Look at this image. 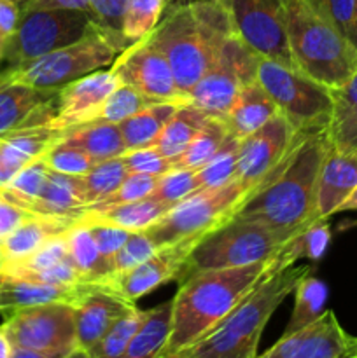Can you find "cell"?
Returning a JSON list of instances; mask_svg holds the SVG:
<instances>
[{
	"label": "cell",
	"instance_id": "1",
	"mask_svg": "<svg viewBox=\"0 0 357 358\" xmlns=\"http://www.w3.org/2000/svg\"><path fill=\"white\" fill-rule=\"evenodd\" d=\"M329 149L328 129L304 136L276 177L248 196L237 217L261 222L287 236L322 219L317 213V192Z\"/></svg>",
	"mask_w": 357,
	"mask_h": 358
},
{
	"label": "cell",
	"instance_id": "2",
	"mask_svg": "<svg viewBox=\"0 0 357 358\" xmlns=\"http://www.w3.org/2000/svg\"><path fill=\"white\" fill-rule=\"evenodd\" d=\"M276 266L272 259L240 268L186 275L172 299V332L164 353L177 355L205 338Z\"/></svg>",
	"mask_w": 357,
	"mask_h": 358
},
{
	"label": "cell",
	"instance_id": "3",
	"mask_svg": "<svg viewBox=\"0 0 357 358\" xmlns=\"http://www.w3.org/2000/svg\"><path fill=\"white\" fill-rule=\"evenodd\" d=\"M234 34L220 0H195L170 7L147 38L164 56L178 87L189 93Z\"/></svg>",
	"mask_w": 357,
	"mask_h": 358
},
{
	"label": "cell",
	"instance_id": "4",
	"mask_svg": "<svg viewBox=\"0 0 357 358\" xmlns=\"http://www.w3.org/2000/svg\"><path fill=\"white\" fill-rule=\"evenodd\" d=\"M307 275H310L308 266L273 268L214 331L175 357L258 358L259 339L266 324Z\"/></svg>",
	"mask_w": 357,
	"mask_h": 358
},
{
	"label": "cell",
	"instance_id": "5",
	"mask_svg": "<svg viewBox=\"0 0 357 358\" xmlns=\"http://www.w3.org/2000/svg\"><path fill=\"white\" fill-rule=\"evenodd\" d=\"M284 30L294 66L336 90L357 70V49L304 0H282Z\"/></svg>",
	"mask_w": 357,
	"mask_h": 358
},
{
	"label": "cell",
	"instance_id": "6",
	"mask_svg": "<svg viewBox=\"0 0 357 358\" xmlns=\"http://www.w3.org/2000/svg\"><path fill=\"white\" fill-rule=\"evenodd\" d=\"M130 44L132 42L125 37L111 34L91 21L79 41L0 76L35 90H59L72 80L112 65L119 52L125 51Z\"/></svg>",
	"mask_w": 357,
	"mask_h": 358
},
{
	"label": "cell",
	"instance_id": "7",
	"mask_svg": "<svg viewBox=\"0 0 357 358\" xmlns=\"http://www.w3.org/2000/svg\"><path fill=\"white\" fill-rule=\"evenodd\" d=\"M290 238L265 224L234 215L196 243L184 275L272 261L284 250Z\"/></svg>",
	"mask_w": 357,
	"mask_h": 358
},
{
	"label": "cell",
	"instance_id": "8",
	"mask_svg": "<svg viewBox=\"0 0 357 358\" xmlns=\"http://www.w3.org/2000/svg\"><path fill=\"white\" fill-rule=\"evenodd\" d=\"M258 83L268 93L276 110L301 133L329 128L332 114V90L308 77L296 66L261 58Z\"/></svg>",
	"mask_w": 357,
	"mask_h": 358
},
{
	"label": "cell",
	"instance_id": "9",
	"mask_svg": "<svg viewBox=\"0 0 357 358\" xmlns=\"http://www.w3.org/2000/svg\"><path fill=\"white\" fill-rule=\"evenodd\" d=\"M252 189L234 178L230 184L216 189H203L168 210L146 234L158 248L175 241L200 238L233 219L241 208Z\"/></svg>",
	"mask_w": 357,
	"mask_h": 358
},
{
	"label": "cell",
	"instance_id": "10",
	"mask_svg": "<svg viewBox=\"0 0 357 358\" xmlns=\"http://www.w3.org/2000/svg\"><path fill=\"white\" fill-rule=\"evenodd\" d=\"M83 10H24L10 35L0 62V73L13 72L27 63L79 41L91 23Z\"/></svg>",
	"mask_w": 357,
	"mask_h": 358
},
{
	"label": "cell",
	"instance_id": "11",
	"mask_svg": "<svg viewBox=\"0 0 357 358\" xmlns=\"http://www.w3.org/2000/svg\"><path fill=\"white\" fill-rule=\"evenodd\" d=\"M10 348L31 350L65 358L77 352L76 306L66 303L41 304L6 315L0 325Z\"/></svg>",
	"mask_w": 357,
	"mask_h": 358
},
{
	"label": "cell",
	"instance_id": "12",
	"mask_svg": "<svg viewBox=\"0 0 357 358\" xmlns=\"http://www.w3.org/2000/svg\"><path fill=\"white\" fill-rule=\"evenodd\" d=\"M261 56L237 34L231 35L210 69L189 91V105L214 117H226L241 87L258 80Z\"/></svg>",
	"mask_w": 357,
	"mask_h": 358
},
{
	"label": "cell",
	"instance_id": "13",
	"mask_svg": "<svg viewBox=\"0 0 357 358\" xmlns=\"http://www.w3.org/2000/svg\"><path fill=\"white\" fill-rule=\"evenodd\" d=\"M310 133H301L276 112L266 124L240 140L237 178L252 191L276 177L298 143ZM252 192V194H254Z\"/></svg>",
	"mask_w": 357,
	"mask_h": 358
},
{
	"label": "cell",
	"instance_id": "14",
	"mask_svg": "<svg viewBox=\"0 0 357 358\" xmlns=\"http://www.w3.org/2000/svg\"><path fill=\"white\" fill-rule=\"evenodd\" d=\"M111 70L119 83L135 87L160 103L189 105L188 93L178 87L164 56L147 37L132 42L125 51L119 52Z\"/></svg>",
	"mask_w": 357,
	"mask_h": 358
},
{
	"label": "cell",
	"instance_id": "15",
	"mask_svg": "<svg viewBox=\"0 0 357 358\" xmlns=\"http://www.w3.org/2000/svg\"><path fill=\"white\" fill-rule=\"evenodd\" d=\"M238 37L261 58L294 66L284 30L282 0H220Z\"/></svg>",
	"mask_w": 357,
	"mask_h": 358
},
{
	"label": "cell",
	"instance_id": "16",
	"mask_svg": "<svg viewBox=\"0 0 357 358\" xmlns=\"http://www.w3.org/2000/svg\"><path fill=\"white\" fill-rule=\"evenodd\" d=\"M200 238L175 241L158 248L149 259L140 262L122 275H112L102 280L97 285L118 294L130 303H136L140 297L147 296L158 287L178 278L188 266V259Z\"/></svg>",
	"mask_w": 357,
	"mask_h": 358
},
{
	"label": "cell",
	"instance_id": "17",
	"mask_svg": "<svg viewBox=\"0 0 357 358\" xmlns=\"http://www.w3.org/2000/svg\"><path fill=\"white\" fill-rule=\"evenodd\" d=\"M357 345L340 325L335 311L326 310L314 324L293 334H284L258 358H340Z\"/></svg>",
	"mask_w": 357,
	"mask_h": 358
},
{
	"label": "cell",
	"instance_id": "18",
	"mask_svg": "<svg viewBox=\"0 0 357 358\" xmlns=\"http://www.w3.org/2000/svg\"><path fill=\"white\" fill-rule=\"evenodd\" d=\"M119 84L112 70H97L65 84L58 90L56 114L48 126L56 131H66L94 122L104 101Z\"/></svg>",
	"mask_w": 357,
	"mask_h": 358
},
{
	"label": "cell",
	"instance_id": "19",
	"mask_svg": "<svg viewBox=\"0 0 357 358\" xmlns=\"http://www.w3.org/2000/svg\"><path fill=\"white\" fill-rule=\"evenodd\" d=\"M56 100L58 90H35L0 76V140L30 126L49 124Z\"/></svg>",
	"mask_w": 357,
	"mask_h": 358
},
{
	"label": "cell",
	"instance_id": "20",
	"mask_svg": "<svg viewBox=\"0 0 357 358\" xmlns=\"http://www.w3.org/2000/svg\"><path fill=\"white\" fill-rule=\"evenodd\" d=\"M133 308H136L135 303H130L118 294L94 283L93 290L76 306L79 348L90 353L100 343V339Z\"/></svg>",
	"mask_w": 357,
	"mask_h": 358
},
{
	"label": "cell",
	"instance_id": "21",
	"mask_svg": "<svg viewBox=\"0 0 357 358\" xmlns=\"http://www.w3.org/2000/svg\"><path fill=\"white\" fill-rule=\"evenodd\" d=\"M65 131H56L48 124L30 126L0 140V189L13 180L18 171L44 156Z\"/></svg>",
	"mask_w": 357,
	"mask_h": 358
},
{
	"label": "cell",
	"instance_id": "22",
	"mask_svg": "<svg viewBox=\"0 0 357 358\" xmlns=\"http://www.w3.org/2000/svg\"><path fill=\"white\" fill-rule=\"evenodd\" d=\"M94 283H79V285H51L28 280L4 278L0 287V313L9 315L13 311L23 310L41 304L66 303L77 306L88 294L93 290Z\"/></svg>",
	"mask_w": 357,
	"mask_h": 358
},
{
	"label": "cell",
	"instance_id": "23",
	"mask_svg": "<svg viewBox=\"0 0 357 358\" xmlns=\"http://www.w3.org/2000/svg\"><path fill=\"white\" fill-rule=\"evenodd\" d=\"M357 187V150L340 152L331 147L326 156L318 178L317 213L322 219H329L338 213L340 205Z\"/></svg>",
	"mask_w": 357,
	"mask_h": 358
},
{
	"label": "cell",
	"instance_id": "24",
	"mask_svg": "<svg viewBox=\"0 0 357 358\" xmlns=\"http://www.w3.org/2000/svg\"><path fill=\"white\" fill-rule=\"evenodd\" d=\"M76 222L77 220L74 219H62V217L35 213L0 243L4 257H6V264L23 261L28 255L34 254L35 250H38L42 245L48 243L49 240L66 233V229Z\"/></svg>",
	"mask_w": 357,
	"mask_h": 358
},
{
	"label": "cell",
	"instance_id": "25",
	"mask_svg": "<svg viewBox=\"0 0 357 358\" xmlns=\"http://www.w3.org/2000/svg\"><path fill=\"white\" fill-rule=\"evenodd\" d=\"M276 107L258 80L241 87L237 100L224 117L230 135L241 140L252 135L255 129L270 121L276 114Z\"/></svg>",
	"mask_w": 357,
	"mask_h": 358
},
{
	"label": "cell",
	"instance_id": "26",
	"mask_svg": "<svg viewBox=\"0 0 357 358\" xmlns=\"http://www.w3.org/2000/svg\"><path fill=\"white\" fill-rule=\"evenodd\" d=\"M30 210L38 215L79 220L80 215L86 212L83 178L51 170L44 191L30 206Z\"/></svg>",
	"mask_w": 357,
	"mask_h": 358
},
{
	"label": "cell",
	"instance_id": "27",
	"mask_svg": "<svg viewBox=\"0 0 357 358\" xmlns=\"http://www.w3.org/2000/svg\"><path fill=\"white\" fill-rule=\"evenodd\" d=\"M328 135L335 150H357V70L343 86L332 90V114Z\"/></svg>",
	"mask_w": 357,
	"mask_h": 358
},
{
	"label": "cell",
	"instance_id": "28",
	"mask_svg": "<svg viewBox=\"0 0 357 358\" xmlns=\"http://www.w3.org/2000/svg\"><path fill=\"white\" fill-rule=\"evenodd\" d=\"M172 308L174 303L170 299L147 310L142 325L121 358H160L163 355L172 332Z\"/></svg>",
	"mask_w": 357,
	"mask_h": 358
},
{
	"label": "cell",
	"instance_id": "29",
	"mask_svg": "<svg viewBox=\"0 0 357 358\" xmlns=\"http://www.w3.org/2000/svg\"><path fill=\"white\" fill-rule=\"evenodd\" d=\"M62 140L83 149L94 163L121 157L126 152L121 129L112 122H88L66 129Z\"/></svg>",
	"mask_w": 357,
	"mask_h": 358
},
{
	"label": "cell",
	"instance_id": "30",
	"mask_svg": "<svg viewBox=\"0 0 357 358\" xmlns=\"http://www.w3.org/2000/svg\"><path fill=\"white\" fill-rule=\"evenodd\" d=\"M168 210H170V206L164 205L163 201H160L154 196H147L139 201L125 203V205L112 206V208L100 210V212L86 210L80 215V219L112 224V226L135 233V231H146L147 227L154 226Z\"/></svg>",
	"mask_w": 357,
	"mask_h": 358
},
{
	"label": "cell",
	"instance_id": "31",
	"mask_svg": "<svg viewBox=\"0 0 357 358\" xmlns=\"http://www.w3.org/2000/svg\"><path fill=\"white\" fill-rule=\"evenodd\" d=\"M66 248L74 266L86 283H100L112 275V266L98 250L90 229L77 220L65 233Z\"/></svg>",
	"mask_w": 357,
	"mask_h": 358
},
{
	"label": "cell",
	"instance_id": "32",
	"mask_svg": "<svg viewBox=\"0 0 357 358\" xmlns=\"http://www.w3.org/2000/svg\"><path fill=\"white\" fill-rule=\"evenodd\" d=\"M181 107L177 103H156L119 122L126 150L153 145L164 124Z\"/></svg>",
	"mask_w": 357,
	"mask_h": 358
},
{
	"label": "cell",
	"instance_id": "33",
	"mask_svg": "<svg viewBox=\"0 0 357 358\" xmlns=\"http://www.w3.org/2000/svg\"><path fill=\"white\" fill-rule=\"evenodd\" d=\"M209 115L191 105H182L177 112L170 117V121L161 129L160 136L153 143L164 157L175 161L186 147L189 145L196 133L200 131L203 124L206 122Z\"/></svg>",
	"mask_w": 357,
	"mask_h": 358
},
{
	"label": "cell",
	"instance_id": "34",
	"mask_svg": "<svg viewBox=\"0 0 357 358\" xmlns=\"http://www.w3.org/2000/svg\"><path fill=\"white\" fill-rule=\"evenodd\" d=\"M329 243H331V227H329L328 219H317L300 233L294 234L284 250L276 255L275 261L280 268L294 266V262L300 259L321 261Z\"/></svg>",
	"mask_w": 357,
	"mask_h": 358
},
{
	"label": "cell",
	"instance_id": "35",
	"mask_svg": "<svg viewBox=\"0 0 357 358\" xmlns=\"http://www.w3.org/2000/svg\"><path fill=\"white\" fill-rule=\"evenodd\" d=\"M227 136H230V129H227L224 119L209 115L206 122L200 128L195 138L189 142L184 152L174 161V166L186 168V170H200L216 156Z\"/></svg>",
	"mask_w": 357,
	"mask_h": 358
},
{
	"label": "cell",
	"instance_id": "36",
	"mask_svg": "<svg viewBox=\"0 0 357 358\" xmlns=\"http://www.w3.org/2000/svg\"><path fill=\"white\" fill-rule=\"evenodd\" d=\"M294 294H296L294 310L284 334H293V332L301 331L307 325L314 324L326 311L328 287L315 276L307 275L304 278H301L294 289Z\"/></svg>",
	"mask_w": 357,
	"mask_h": 358
},
{
	"label": "cell",
	"instance_id": "37",
	"mask_svg": "<svg viewBox=\"0 0 357 358\" xmlns=\"http://www.w3.org/2000/svg\"><path fill=\"white\" fill-rule=\"evenodd\" d=\"M49 173H51L49 166L44 163L42 157H38L34 163L18 171L13 180L0 189V194L9 199V201L30 210V206L37 201V198L44 191Z\"/></svg>",
	"mask_w": 357,
	"mask_h": 358
},
{
	"label": "cell",
	"instance_id": "38",
	"mask_svg": "<svg viewBox=\"0 0 357 358\" xmlns=\"http://www.w3.org/2000/svg\"><path fill=\"white\" fill-rule=\"evenodd\" d=\"M126 177H128V170H126L121 157H114V159H107L94 164L86 175L80 177L83 178L86 208L93 203L104 199L111 192H114Z\"/></svg>",
	"mask_w": 357,
	"mask_h": 358
},
{
	"label": "cell",
	"instance_id": "39",
	"mask_svg": "<svg viewBox=\"0 0 357 358\" xmlns=\"http://www.w3.org/2000/svg\"><path fill=\"white\" fill-rule=\"evenodd\" d=\"M160 101L153 100V98L146 96L135 87L128 86V84H119L114 91L107 96L104 105L98 110L94 122H112V124H119L125 119L132 117V115L139 114L144 108L156 105Z\"/></svg>",
	"mask_w": 357,
	"mask_h": 358
},
{
	"label": "cell",
	"instance_id": "40",
	"mask_svg": "<svg viewBox=\"0 0 357 358\" xmlns=\"http://www.w3.org/2000/svg\"><path fill=\"white\" fill-rule=\"evenodd\" d=\"M238 149H240V140L230 135L216 156L205 166L196 170L202 189L223 187L237 178Z\"/></svg>",
	"mask_w": 357,
	"mask_h": 358
},
{
	"label": "cell",
	"instance_id": "41",
	"mask_svg": "<svg viewBox=\"0 0 357 358\" xmlns=\"http://www.w3.org/2000/svg\"><path fill=\"white\" fill-rule=\"evenodd\" d=\"M167 0H128L121 31L128 42L147 37L161 20Z\"/></svg>",
	"mask_w": 357,
	"mask_h": 358
},
{
	"label": "cell",
	"instance_id": "42",
	"mask_svg": "<svg viewBox=\"0 0 357 358\" xmlns=\"http://www.w3.org/2000/svg\"><path fill=\"white\" fill-rule=\"evenodd\" d=\"M144 318H146V311L133 308L100 339V343L88 355L90 358H121L135 332L142 325Z\"/></svg>",
	"mask_w": 357,
	"mask_h": 358
},
{
	"label": "cell",
	"instance_id": "43",
	"mask_svg": "<svg viewBox=\"0 0 357 358\" xmlns=\"http://www.w3.org/2000/svg\"><path fill=\"white\" fill-rule=\"evenodd\" d=\"M198 191H203L200 185L198 173L196 170H186V168H172L164 175L158 178L156 191L154 198L163 201L170 208L178 205L181 201L188 199L189 196L196 194Z\"/></svg>",
	"mask_w": 357,
	"mask_h": 358
},
{
	"label": "cell",
	"instance_id": "44",
	"mask_svg": "<svg viewBox=\"0 0 357 358\" xmlns=\"http://www.w3.org/2000/svg\"><path fill=\"white\" fill-rule=\"evenodd\" d=\"M158 178L160 177H154V175L128 173V177L122 180V184L119 185L114 192L105 196V198L100 199V201L90 205L86 210L100 212V210H107V208H112V206L139 201V199L147 198V196H153L154 191H156Z\"/></svg>",
	"mask_w": 357,
	"mask_h": 358
},
{
	"label": "cell",
	"instance_id": "45",
	"mask_svg": "<svg viewBox=\"0 0 357 358\" xmlns=\"http://www.w3.org/2000/svg\"><path fill=\"white\" fill-rule=\"evenodd\" d=\"M42 159L48 164L49 170L63 175H72V177H83L97 164L83 149L63 142V140L55 143L42 156Z\"/></svg>",
	"mask_w": 357,
	"mask_h": 358
},
{
	"label": "cell",
	"instance_id": "46",
	"mask_svg": "<svg viewBox=\"0 0 357 358\" xmlns=\"http://www.w3.org/2000/svg\"><path fill=\"white\" fill-rule=\"evenodd\" d=\"M156 250L158 247L147 236L146 231H135V233L130 234V238L122 245L121 250L112 259V275H122V273L130 271L135 266H139L140 262L149 259Z\"/></svg>",
	"mask_w": 357,
	"mask_h": 358
},
{
	"label": "cell",
	"instance_id": "47",
	"mask_svg": "<svg viewBox=\"0 0 357 358\" xmlns=\"http://www.w3.org/2000/svg\"><path fill=\"white\" fill-rule=\"evenodd\" d=\"M128 173H144L161 177L174 166V161L164 157L154 145L126 150L121 156Z\"/></svg>",
	"mask_w": 357,
	"mask_h": 358
},
{
	"label": "cell",
	"instance_id": "48",
	"mask_svg": "<svg viewBox=\"0 0 357 358\" xmlns=\"http://www.w3.org/2000/svg\"><path fill=\"white\" fill-rule=\"evenodd\" d=\"M317 16L349 38L356 0H304ZM350 42V41H349Z\"/></svg>",
	"mask_w": 357,
	"mask_h": 358
},
{
	"label": "cell",
	"instance_id": "49",
	"mask_svg": "<svg viewBox=\"0 0 357 358\" xmlns=\"http://www.w3.org/2000/svg\"><path fill=\"white\" fill-rule=\"evenodd\" d=\"M79 222L84 224V226L90 229L91 236H93L100 254L104 255L112 266V259H114V255L121 250V247L126 243V240L130 238L132 231L122 229V227H118V226H112V224L97 222V220L79 219Z\"/></svg>",
	"mask_w": 357,
	"mask_h": 358
},
{
	"label": "cell",
	"instance_id": "50",
	"mask_svg": "<svg viewBox=\"0 0 357 358\" xmlns=\"http://www.w3.org/2000/svg\"><path fill=\"white\" fill-rule=\"evenodd\" d=\"M90 2L91 9H93L94 23H98L102 28L111 31V34L125 37L121 27L128 0H90Z\"/></svg>",
	"mask_w": 357,
	"mask_h": 358
},
{
	"label": "cell",
	"instance_id": "51",
	"mask_svg": "<svg viewBox=\"0 0 357 358\" xmlns=\"http://www.w3.org/2000/svg\"><path fill=\"white\" fill-rule=\"evenodd\" d=\"M31 215H35V213L30 212L28 208L16 205V203L9 201V199L0 194V243L10 233H14L24 220L30 219Z\"/></svg>",
	"mask_w": 357,
	"mask_h": 358
},
{
	"label": "cell",
	"instance_id": "52",
	"mask_svg": "<svg viewBox=\"0 0 357 358\" xmlns=\"http://www.w3.org/2000/svg\"><path fill=\"white\" fill-rule=\"evenodd\" d=\"M20 7H21V13H24V10H56V9L83 10V13L90 14L91 20L94 21L93 9H91L90 0H23Z\"/></svg>",
	"mask_w": 357,
	"mask_h": 358
},
{
	"label": "cell",
	"instance_id": "53",
	"mask_svg": "<svg viewBox=\"0 0 357 358\" xmlns=\"http://www.w3.org/2000/svg\"><path fill=\"white\" fill-rule=\"evenodd\" d=\"M21 17V7L10 0H0V41L7 45L10 35L16 31Z\"/></svg>",
	"mask_w": 357,
	"mask_h": 358
},
{
	"label": "cell",
	"instance_id": "54",
	"mask_svg": "<svg viewBox=\"0 0 357 358\" xmlns=\"http://www.w3.org/2000/svg\"><path fill=\"white\" fill-rule=\"evenodd\" d=\"M9 358H58V357H49V355H44V353L31 352V350L13 348V350H10V357ZM65 358H90V355H88L86 352H83V350H77V352H74L72 355H69Z\"/></svg>",
	"mask_w": 357,
	"mask_h": 358
},
{
	"label": "cell",
	"instance_id": "55",
	"mask_svg": "<svg viewBox=\"0 0 357 358\" xmlns=\"http://www.w3.org/2000/svg\"><path fill=\"white\" fill-rule=\"evenodd\" d=\"M346 210H357V187L349 194V198L340 205L338 212H346Z\"/></svg>",
	"mask_w": 357,
	"mask_h": 358
},
{
	"label": "cell",
	"instance_id": "56",
	"mask_svg": "<svg viewBox=\"0 0 357 358\" xmlns=\"http://www.w3.org/2000/svg\"><path fill=\"white\" fill-rule=\"evenodd\" d=\"M349 41L350 44L357 49V0H356V6H354V17H352V24H350Z\"/></svg>",
	"mask_w": 357,
	"mask_h": 358
},
{
	"label": "cell",
	"instance_id": "57",
	"mask_svg": "<svg viewBox=\"0 0 357 358\" xmlns=\"http://www.w3.org/2000/svg\"><path fill=\"white\" fill-rule=\"evenodd\" d=\"M10 345L7 341L6 334H4L2 327H0V358H9L10 357Z\"/></svg>",
	"mask_w": 357,
	"mask_h": 358
},
{
	"label": "cell",
	"instance_id": "58",
	"mask_svg": "<svg viewBox=\"0 0 357 358\" xmlns=\"http://www.w3.org/2000/svg\"><path fill=\"white\" fill-rule=\"evenodd\" d=\"M340 358H357V345L354 346L352 350H349V352H346V353H343V355L340 357Z\"/></svg>",
	"mask_w": 357,
	"mask_h": 358
},
{
	"label": "cell",
	"instance_id": "59",
	"mask_svg": "<svg viewBox=\"0 0 357 358\" xmlns=\"http://www.w3.org/2000/svg\"><path fill=\"white\" fill-rule=\"evenodd\" d=\"M4 264H6V257H4V252H2V247H0V271H2Z\"/></svg>",
	"mask_w": 357,
	"mask_h": 358
},
{
	"label": "cell",
	"instance_id": "60",
	"mask_svg": "<svg viewBox=\"0 0 357 358\" xmlns=\"http://www.w3.org/2000/svg\"><path fill=\"white\" fill-rule=\"evenodd\" d=\"M4 51H6V44L0 41V62H2V58H4Z\"/></svg>",
	"mask_w": 357,
	"mask_h": 358
},
{
	"label": "cell",
	"instance_id": "61",
	"mask_svg": "<svg viewBox=\"0 0 357 358\" xmlns=\"http://www.w3.org/2000/svg\"><path fill=\"white\" fill-rule=\"evenodd\" d=\"M160 358H177L175 355H168V353H163V355H161Z\"/></svg>",
	"mask_w": 357,
	"mask_h": 358
},
{
	"label": "cell",
	"instance_id": "62",
	"mask_svg": "<svg viewBox=\"0 0 357 358\" xmlns=\"http://www.w3.org/2000/svg\"><path fill=\"white\" fill-rule=\"evenodd\" d=\"M10 2H16L18 6H21V2H23V0H10Z\"/></svg>",
	"mask_w": 357,
	"mask_h": 358
},
{
	"label": "cell",
	"instance_id": "63",
	"mask_svg": "<svg viewBox=\"0 0 357 358\" xmlns=\"http://www.w3.org/2000/svg\"><path fill=\"white\" fill-rule=\"evenodd\" d=\"M2 282H4V278H2V276H0V287H2Z\"/></svg>",
	"mask_w": 357,
	"mask_h": 358
},
{
	"label": "cell",
	"instance_id": "64",
	"mask_svg": "<svg viewBox=\"0 0 357 358\" xmlns=\"http://www.w3.org/2000/svg\"><path fill=\"white\" fill-rule=\"evenodd\" d=\"M177 358H178V357H177Z\"/></svg>",
	"mask_w": 357,
	"mask_h": 358
}]
</instances>
